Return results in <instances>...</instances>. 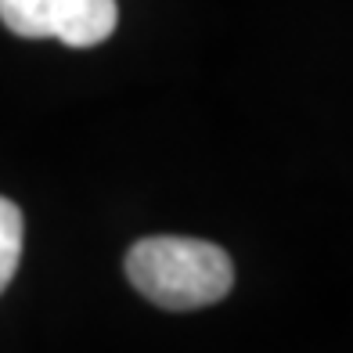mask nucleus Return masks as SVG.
Returning <instances> with one entry per match:
<instances>
[{
	"label": "nucleus",
	"instance_id": "1",
	"mask_svg": "<svg viewBox=\"0 0 353 353\" xmlns=\"http://www.w3.org/2000/svg\"><path fill=\"white\" fill-rule=\"evenodd\" d=\"M126 278L163 310H202L231 292L234 263L205 238L155 234L126 252Z\"/></svg>",
	"mask_w": 353,
	"mask_h": 353
},
{
	"label": "nucleus",
	"instance_id": "3",
	"mask_svg": "<svg viewBox=\"0 0 353 353\" xmlns=\"http://www.w3.org/2000/svg\"><path fill=\"white\" fill-rule=\"evenodd\" d=\"M22 210L14 205L11 199L0 195V292L11 285L14 270H19V260H22Z\"/></svg>",
	"mask_w": 353,
	"mask_h": 353
},
{
	"label": "nucleus",
	"instance_id": "2",
	"mask_svg": "<svg viewBox=\"0 0 353 353\" xmlns=\"http://www.w3.org/2000/svg\"><path fill=\"white\" fill-rule=\"evenodd\" d=\"M0 22L26 40L98 47L116 33V0H0Z\"/></svg>",
	"mask_w": 353,
	"mask_h": 353
}]
</instances>
